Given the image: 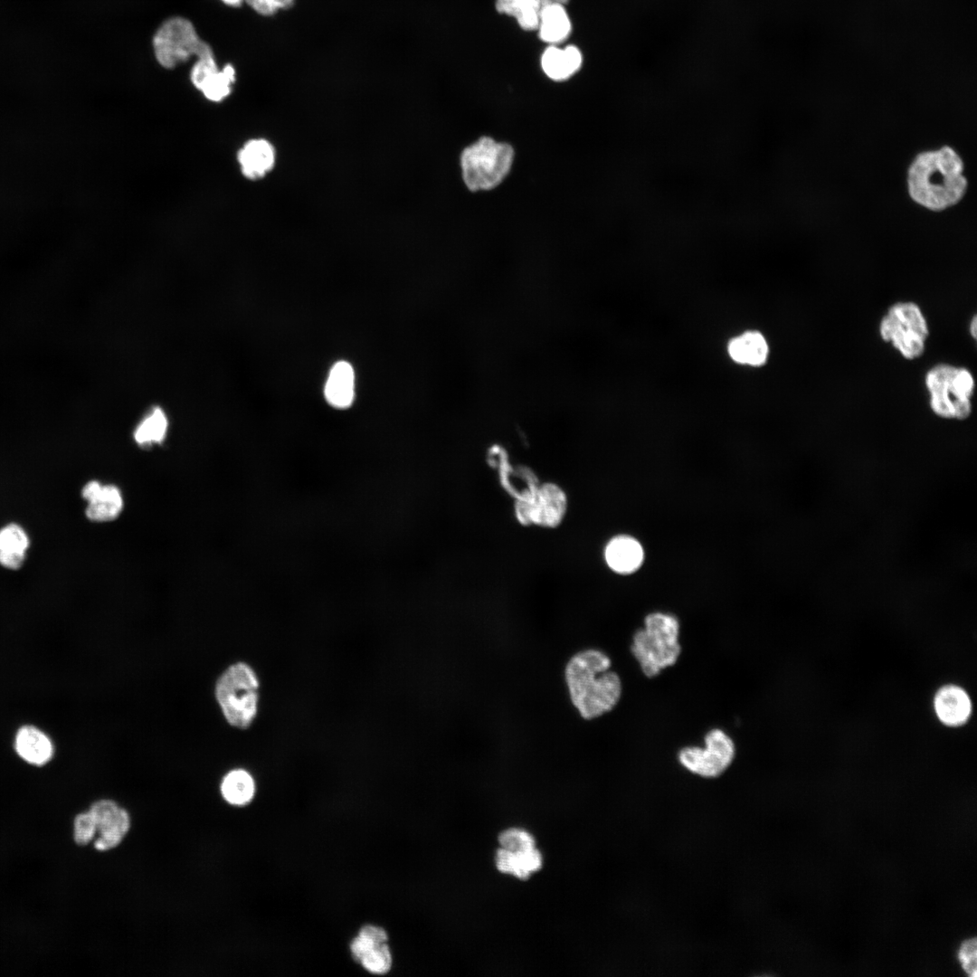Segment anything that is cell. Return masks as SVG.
I'll list each match as a JSON object with an SVG mask.
<instances>
[{
    "label": "cell",
    "mask_w": 977,
    "mask_h": 977,
    "mask_svg": "<svg viewBox=\"0 0 977 977\" xmlns=\"http://www.w3.org/2000/svg\"><path fill=\"white\" fill-rule=\"evenodd\" d=\"M961 960L965 971L974 973L976 970V947L974 941L966 942L961 949Z\"/></svg>",
    "instance_id": "obj_32"
},
{
    "label": "cell",
    "mask_w": 977,
    "mask_h": 977,
    "mask_svg": "<svg viewBox=\"0 0 977 977\" xmlns=\"http://www.w3.org/2000/svg\"><path fill=\"white\" fill-rule=\"evenodd\" d=\"M386 942L387 934L383 928L365 925L351 943L352 955L368 972L384 974L392 965V956Z\"/></svg>",
    "instance_id": "obj_12"
},
{
    "label": "cell",
    "mask_w": 977,
    "mask_h": 977,
    "mask_svg": "<svg viewBox=\"0 0 977 977\" xmlns=\"http://www.w3.org/2000/svg\"><path fill=\"white\" fill-rule=\"evenodd\" d=\"M705 747L687 746L678 755L680 764L689 773L706 779L716 778L731 765L735 747L723 730L712 729L705 736Z\"/></svg>",
    "instance_id": "obj_10"
},
{
    "label": "cell",
    "mask_w": 977,
    "mask_h": 977,
    "mask_svg": "<svg viewBox=\"0 0 977 977\" xmlns=\"http://www.w3.org/2000/svg\"><path fill=\"white\" fill-rule=\"evenodd\" d=\"M101 487H102V485L100 482L96 481V480L89 481L82 488V490H81L82 498L85 500H87L88 502L93 500L99 495V493H100V491L101 489Z\"/></svg>",
    "instance_id": "obj_33"
},
{
    "label": "cell",
    "mask_w": 977,
    "mask_h": 977,
    "mask_svg": "<svg viewBox=\"0 0 977 977\" xmlns=\"http://www.w3.org/2000/svg\"><path fill=\"white\" fill-rule=\"evenodd\" d=\"M513 858L511 874L522 880L527 879L532 872L538 870L542 866V856L536 847L514 852Z\"/></svg>",
    "instance_id": "obj_26"
},
{
    "label": "cell",
    "mask_w": 977,
    "mask_h": 977,
    "mask_svg": "<svg viewBox=\"0 0 977 977\" xmlns=\"http://www.w3.org/2000/svg\"><path fill=\"white\" fill-rule=\"evenodd\" d=\"M260 681L246 662L230 665L218 678L214 695L226 721L232 726L248 728L259 709Z\"/></svg>",
    "instance_id": "obj_5"
},
{
    "label": "cell",
    "mask_w": 977,
    "mask_h": 977,
    "mask_svg": "<svg viewBox=\"0 0 977 977\" xmlns=\"http://www.w3.org/2000/svg\"><path fill=\"white\" fill-rule=\"evenodd\" d=\"M976 320H977L976 315H973V317H972V320L970 322V327H969L970 335L972 336V337L973 339H976V333H977V322H976Z\"/></svg>",
    "instance_id": "obj_34"
},
{
    "label": "cell",
    "mask_w": 977,
    "mask_h": 977,
    "mask_svg": "<svg viewBox=\"0 0 977 977\" xmlns=\"http://www.w3.org/2000/svg\"><path fill=\"white\" fill-rule=\"evenodd\" d=\"M582 53L574 45L560 49L550 45L541 57L544 72L554 81H564L574 75L581 67Z\"/></svg>",
    "instance_id": "obj_18"
},
{
    "label": "cell",
    "mask_w": 977,
    "mask_h": 977,
    "mask_svg": "<svg viewBox=\"0 0 977 977\" xmlns=\"http://www.w3.org/2000/svg\"><path fill=\"white\" fill-rule=\"evenodd\" d=\"M152 43L156 59L165 69H174L193 56L199 59L214 55L192 22L181 16L166 20L155 33Z\"/></svg>",
    "instance_id": "obj_8"
},
{
    "label": "cell",
    "mask_w": 977,
    "mask_h": 977,
    "mask_svg": "<svg viewBox=\"0 0 977 977\" xmlns=\"http://www.w3.org/2000/svg\"><path fill=\"white\" fill-rule=\"evenodd\" d=\"M537 30L539 38L549 44L555 45L566 40L572 25L564 5L552 3L543 6Z\"/></svg>",
    "instance_id": "obj_20"
},
{
    "label": "cell",
    "mask_w": 977,
    "mask_h": 977,
    "mask_svg": "<svg viewBox=\"0 0 977 977\" xmlns=\"http://www.w3.org/2000/svg\"><path fill=\"white\" fill-rule=\"evenodd\" d=\"M29 543L26 533L16 524H9L0 529V549L26 552Z\"/></svg>",
    "instance_id": "obj_28"
},
{
    "label": "cell",
    "mask_w": 977,
    "mask_h": 977,
    "mask_svg": "<svg viewBox=\"0 0 977 977\" xmlns=\"http://www.w3.org/2000/svg\"><path fill=\"white\" fill-rule=\"evenodd\" d=\"M277 160L273 144L262 138L247 140L237 152V162L242 175L251 181L262 179L270 174Z\"/></svg>",
    "instance_id": "obj_13"
},
{
    "label": "cell",
    "mask_w": 977,
    "mask_h": 977,
    "mask_svg": "<svg viewBox=\"0 0 977 977\" xmlns=\"http://www.w3.org/2000/svg\"><path fill=\"white\" fill-rule=\"evenodd\" d=\"M910 197L932 211H943L962 200L967 180L960 156L950 147L919 153L907 171Z\"/></svg>",
    "instance_id": "obj_2"
},
{
    "label": "cell",
    "mask_w": 977,
    "mask_h": 977,
    "mask_svg": "<svg viewBox=\"0 0 977 977\" xmlns=\"http://www.w3.org/2000/svg\"><path fill=\"white\" fill-rule=\"evenodd\" d=\"M327 402L337 409L348 408L355 397V373L346 361H338L331 367L325 384Z\"/></svg>",
    "instance_id": "obj_16"
},
{
    "label": "cell",
    "mask_w": 977,
    "mask_h": 977,
    "mask_svg": "<svg viewBox=\"0 0 977 977\" xmlns=\"http://www.w3.org/2000/svg\"><path fill=\"white\" fill-rule=\"evenodd\" d=\"M24 558V551L0 549V564L8 569H18Z\"/></svg>",
    "instance_id": "obj_31"
},
{
    "label": "cell",
    "mask_w": 977,
    "mask_h": 977,
    "mask_svg": "<svg viewBox=\"0 0 977 977\" xmlns=\"http://www.w3.org/2000/svg\"><path fill=\"white\" fill-rule=\"evenodd\" d=\"M495 7L498 13L515 17L522 29H538L542 0H496Z\"/></svg>",
    "instance_id": "obj_24"
},
{
    "label": "cell",
    "mask_w": 977,
    "mask_h": 977,
    "mask_svg": "<svg viewBox=\"0 0 977 977\" xmlns=\"http://www.w3.org/2000/svg\"><path fill=\"white\" fill-rule=\"evenodd\" d=\"M169 428V419L160 406L151 407L140 419L133 431L135 442L142 448H149L163 442Z\"/></svg>",
    "instance_id": "obj_21"
},
{
    "label": "cell",
    "mask_w": 977,
    "mask_h": 977,
    "mask_svg": "<svg viewBox=\"0 0 977 977\" xmlns=\"http://www.w3.org/2000/svg\"><path fill=\"white\" fill-rule=\"evenodd\" d=\"M223 799L232 805L249 803L255 793V782L251 774L242 768L230 771L221 783Z\"/></svg>",
    "instance_id": "obj_23"
},
{
    "label": "cell",
    "mask_w": 977,
    "mask_h": 977,
    "mask_svg": "<svg viewBox=\"0 0 977 977\" xmlns=\"http://www.w3.org/2000/svg\"><path fill=\"white\" fill-rule=\"evenodd\" d=\"M221 1L223 2L225 5H227L229 6H234V7L240 6L242 4V2H244V0H221Z\"/></svg>",
    "instance_id": "obj_35"
},
{
    "label": "cell",
    "mask_w": 977,
    "mask_h": 977,
    "mask_svg": "<svg viewBox=\"0 0 977 977\" xmlns=\"http://www.w3.org/2000/svg\"><path fill=\"white\" fill-rule=\"evenodd\" d=\"M88 503L85 510L86 517L95 522L116 519L124 507L121 491L115 485H102L99 495Z\"/></svg>",
    "instance_id": "obj_22"
},
{
    "label": "cell",
    "mask_w": 977,
    "mask_h": 977,
    "mask_svg": "<svg viewBox=\"0 0 977 977\" xmlns=\"http://www.w3.org/2000/svg\"><path fill=\"white\" fill-rule=\"evenodd\" d=\"M925 384L930 408L936 416L962 421L971 415L975 384L967 368L949 364L935 365L927 371Z\"/></svg>",
    "instance_id": "obj_4"
},
{
    "label": "cell",
    "mask_w": 977,
    "mask_h": 977,
    "mask_svg": "<svg viewBox=\"0 0 977 977\" xmlns=\"http://www.w3.org/2000/svg\"><path fill=\"white\" fill-rule=\"evenodd\" d=\"M603 557L607 566L612 572L619 574H630L641 566L644 550L633 536L617 535L606 543Z\"/></svg>",
    "instance_id": "obj_14"
},
{
    "label": "cell",
    "mask_w": 977,
    "mask_h": 977,
    "mask_svg": "<svg viewBox=\"0 0 977 977\" xmlns=\"http://www.w3.org/2000/svg\"><path fill=\"white\" fill-rule=\"evenodd\" d=\"M542 1H543V6H545V5H546L548 4H552V3H557V4H561V5H564L566 3H568L569 0H542Z\"/></svg>",
    "instance_id": "obj_36"
},
{
    "label": "cell",
    "mask_w": 977,
    "mask_h": 977,
    "mask_svg": "<svg viewBox=\"0 0 977 977\" xmlns=\"http://www.w3.org/2000/svg\"><path fill=\"white\" fill-rule=\"evenodd\" d=\"M14 747L21 758L33 765L45 764L53 752L49 737L33 726H24L18 730Z\"/></svg>",
    "instance_id": "obj_17"
},
{
    "label": "cell",
    "mask_w": 977,
    "mask_h": 977,
    "mask_svg": "<svg viewBox=\"0 0 977 977\" xmlns=\"http://www.w3.org/2000/svg\"><path fill=\"white\" fill-rule=\"evenodd\" d=\"M609 656L597 649L574 653L564 667L570 700L585 720L597 718L615 707L621 696V681L610 670Z\"/></svg>",
    "instance_id": "obj_1"
},
{
    "label": "cell",
    "mask_w": 977,
    "mask_h": 977,
    "mask_svg": "<svg viewBox=\"0 0 977 977\" xmlns=\"http://www.w3.org/2000/svg\"><path fill=\"white\" fill-rule=\"evenodd\" d=\"M728 353L737 363L759 366L766 362L769 347L761 333L750 331L733 338L728 344Z\"/></svg>",
    "instance_id": "obj_19"
},
{
    "label": "cell",
    "mask_w": 977,
    "mask_h": 977,
    "mask_svg": "<svg viewBox=\"0 0 977 977\" xmlns=\"http://www.w3.org/2000/svg\"><path fill=\"white\" fill-rule=\"evenodd\" d=\"M678 637L679 621L674 615L658 612L646 616L631 646L645 676L653 678L676 663L681 650Z\"/></svg>",
    "instance_id": "obj_3"
},
{
    "label": "cell",
    "mask_w": 977,
    "mask_h": 977,
    "mask_svg": "<svg viewBox=\"0 0 977 977\" xmlns=\"http://www.w3.org/2000/svg\"><path fill=\"white\" fill-rule=\"evenodd\" d=\"M89 811L94 819L97 832L96 849L105 851L116 848L128 833L130 818L126 810L108 799L95 802Z\"/></svg>",
    "instance_id": "obj_11"
},
{
    "label": "cell",
    "mask_w": 977,
    "mask_h": 977,
    "mask_svg": "<svg viewBox=\"0 0 977 977\" xmlns=\"http://www.w3.org/2000/svg\"><path fill=\"white\" fill-rule=\"evenodd\" d=\"M567 508L566 492L550 481L539 483L533 491L514 501L515 517L525 526L556 528L564 520Z\"/></svg>",
    "instance_id": "obj_9"
},
{
    "label": "cell",
    "mask_w": 977,
    "mask_h": 977,
    "mask_svg": "<svg viewBox=\"0 0 977 977\" xmlns=\"http://www.w3.org/2000/svg\"><path fill=\"white\" fill-rule=\"evenodd\" d=\"M514 157L510 145L483 137L467 147L460 156L462 177L471 191L489 190L508 174Z\"/></svg>",
    "instance_id": "obj_6"
},
{
    "label": "cell",
    "mask_w": 977,
    "mask_h": 977,
    "mask_svg": "<svg viewBox=\"0 0 977 977\" xmlns=\"http://www.w3.org/2000/svg\"><path fill=\"white\" fill-rule=\"evenodd\" d=\"M934 707L939 720L949 726L964 724L972 712V702L968 694L955 685L940 688L934 696Z\"/></svg>",
    "instance_id": "obj_15"
},
{
    "label": "cell",
    "mask_w": 977,
    "mask_h": 977,
    "mask_svg": "<svg viewBox=\"0 0 977 977\" xmlns=\"http://www.w3.org/2000/svg\"><path fill=\"white\" fill-rule=\"evenodd\" d=\"M878 330L881 339L907 360L924 355L930 333L921 308L913 301H899L890 306L880 320Z\"/></svg>",
    "instance_id": "obj_7"
},
{
    "label": "cell",
    "mask_w": 977,
    "mask_h": 977,
    "mask_svg": "<svg viewBox=\"0 0 977 977\" xmlns=\"http://www.w3.org/2000/svg\"><path fill=\"white\" fill-rule=\"evenodd\" d=\"M501 848L512 852L524 851L535 847V839L527 831L511 828L502 831L498 836Z\"/></svg>",
    "instance_id": "obj_27"
},
{
    "label": "cell",
    "mask_w": 977,
    "mask_h": 977,
    "mask_svg": "<svg viewBox=\"0 0 977 977\" xmlns=\"http://www.w3.org/2000/svg\"><path fill=\"white\" fill-rule=\"evenodd\" d=\"M256 13L269 16L290 8L295 0H244Z\"/></svg>",
    "instance_id": "obj_30"
},
{
    "label": "cell",
    "mask_w": 977,
    "mask_h": 977,
    "mask_svg": "<svg viewBox=\"0 0 977 977\" xmlns=\"http://www.w3.org/2000/svg\"><path fill=\"white\" fill-rule=\"evenodd\" d=\"M235 74L232 64H226L223 69L216 67L206 75L197 90L209 101L221 102L232 93Z\"/></svg>",
    "instance_id": "obj_25"
},
{
    "label": "cell",
    "mask_w": 977,
    "mask_h": 977,
    "mask_svg": "<svg viewBox=\"0 0 977 977\" xmlns=\"http://www.w3.org/2000/svg\"><path fill=\"white\" fill-rule=\"evenodd\" d=\"M96 833V824L89 811L81 812L75 817L73 823V837L78 845H87L93 839Z\"/></svg>",
    "instance_id": "obj_29"
}]
</instances>
